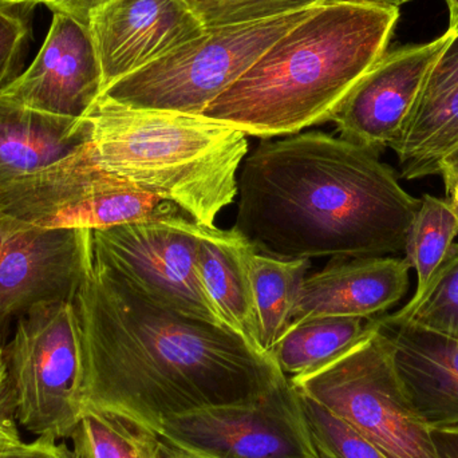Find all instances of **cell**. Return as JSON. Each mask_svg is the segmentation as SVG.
I'll list each match as a JSON object with an SVG mask.
<instances>
[{
  "label": "cell",
  "instance_id": "ffe728a7",
  "mask_svg": "<svg viewBox=\"0 0 458 458\" xmlns=\"http://www.w3.org/2000/svg\"><path fill=\"white\" fill-rule=\"evenodd\" d=\"M377 318L317 317L293 322L269 355L287 378L306 376L362 341L377 327Z\"/></svg>",
  "mask_w": 458,
  "mask_h": 458
},
{
  "label": "cell",
  "instance_id": "f35d334b",
  "mask_svg": "<svg viewBox=\"0 0 458 458\" xmlns=\"http://www.w3.org/2000/svg\"><path fill=\"white\" fill-rule=\"evenodd\" d=\"M0 4H7V3H5L4 0H0Z\"/></svg>",
  "mask_w": 458,
  "mask_h": 458
},
{
  "label": "cell",
  "instance_id": "ba28073f",
  "mask_svg": "<svg viewBox=\"0 0 458 458\" xmlns=\"http://www.w3.org/2000/svg\"><path fill=\"white\" fill-rule=\"evenodd\" d=\"M0 214L38 227L89 231L188 217L174 204L99 171L89 161L86 145L66 160L2 191Z\"/></svg>",
  "mask_w": 458,
  "mask_h": 458
},
{
  "label": "cell",
  "instance_id": "7c38bea8",
  "mask_svg": "<svg viewBox=\"0 0 458 458\" xmlns=\"http://www.w3.org/2000/svg\"><path fill=\"white\" fill-rule=\"evenodd\" d=\"M452 32L387 50L331 115L342 139L378 153L392 147Z\"/></svg>",
  "mask_w": 458,
  "mask_h": 458
},
{
  "label": "cell",
  "instance_id": "f1b7e54d",
  "mask_svg": "<svg viewBox=\"0 0 458 458\" xmlns=\"http://www.w3.org/2000/svg\"><path fill=\"white\" fill-rule=\"evenodd\" d=\"M0 458H62L61 444L50 438L0 445Z\"/></svg>",
  "mask_w": 458,
  "mask_h": 458
},
{
  "label": "cell",
  "instance_id": "d6a6232c",
  "mask_svg": "<svg viewBox=\"0 0 458 458\" xmlns=\"http://www.w3.org/2000/svg\"><path fill=\"white\" fill-rule=\"evenodd\" d=\"M443 179L446 191L445 200L448 201L458 219V179L451 176H444Z\"/></svg>",
  "mask_w": 458,
  "mask_h": 458
},
{
  "label": "cell",
  "instance_id": "d4e9b609",
  "mask_svg": "<svg viewBox=\"0 0 458 458\" xmlns=\"http://www.w3.org/2000/svg\"><path fill=\"white\" fill-rule=\"evenodd\" d=\"M301 398L320 458H387L368 438L322 403L301 393Z\"/></svg>",
  "mask_w": 458,
  "mask_h": 458
},
{
  "label": "cell",
  "instance_id": "4fadbf2b",
  "mask_svg": "<svg viewBox=\"0 0 458 458\" xmlns=\"http://www.w3.org/2000/svg\"><path fill=\"white\" fill-rule=\"evenodd\" d=\"M104 93V74L88 23L54 13L47 37L26 72L0 91L46 114L82 118Z\"/></svg>",
  "mask_w": 458,
  "mask_h": 458
},
{
  "label": "cell",
  "instance_id": "277c9868",
  "mask_svg": "<svg viewBox=\"0 0 458 458\" xmlns=\"http://www.w3.org/2000/svg\"><path fill=\"white\" fill-rule=\"evenodd\" d=\"M86 156L99 171L214 227L237 196L242 131L203 117L136 109L101 96L88 114Z\"/></svg>",
  "mask_w": 458,
  "mask_h": 458
},
{
  "label": "cell",
  "instance_id": "74e56055",
  "mask_svg": "<svg viewBox=\"0 0 458 458\" xmlns=\"http://www.w3.org/2000/svg\"><path fill=\"white\" fill-rule=\"evenodd\" d=\"M61 454L62 458H81L74 451H72V449H70L69 446H67V444L64 443L61 444Z\"/></svg>",
  "mask_w": 458,
  "mask_h": 458
},
{
  "label": "cell",
  "instance_id": "83f0119b",
  "mask_svg": "<svg viewBox=\"0 0 458 458\" xmlns=\"http://www.w3.org/2000/svg\"><path fill=\"white\" fill-rule=\"evenodd\" d=\"M21 441L15 405H13V393H11L7 368H5L4 344H2V336H0V445H10Z\"/></svg>",
  "mask_w": 458,
  "mask_h": 458
},
{
  "label": "cell",
  "instance_id": "d6986e66",
  "mask_svg": "<svg viewBox=\"0 0 458 458\" xmlns=\"http://www.w3.org/2000/svg\"><path fill=\"white\" fill-rule=\"evenodd\" d=\"M195 232L199 274L220 320L256 352L266 354L260 346L250 276L255 248L234 229L223 231L195 222Z\"/></svg>",
  "mask_w": 458,
  "mask_h": 458
},
{
  "label": "cell",
  "instance_id": "e0dca14e",
  "mask_svg": "<svg viewBox=\"0 0 458 458\" xmlns=\"http://www.w3.org/2000/svg\"><path fill=\"white\" fill-rule=\"evenodd\" d=\"M452 30L448 45L390 147L397 155L401 176L409 182L438 174L441 161L458 145V26Z\"/></svg>",
  "mask_w": 458,
  "mask_h": 458
},
{
  "label": "cell",
  "instance_id": "4316f807",
  "mask_svg": "<svg viewBox=\"0 0 458 458\" xmlns=\"http://www.w3.org/2000/svg\"><path fill=\"white\" fill-rule=\"evenodd\" d=\"M24 7L29 5L0 4V91L21 74L30 35Z\"/></svg>",
  "mask_w": 458,
  "mask_h": 458
},
{
  "label": "cell",
  "instance_id": "5bb4252c",
  "mask_svg": "<svg viewBox=\"0 0 458 458\" xmlns=\"http://www.w3.org/2000/svg\"><path fill=\"white\" fill-rule=\"evenodd\" d=\"M89 27L104 91L206 31L187 0H113L91 15Z\"/></svg>",
  "mask_w": 458,
  "mask_h": 458
},
{
  "label": "cell",
  "instance_id": "f546056e",
  "mask_svg": "<svg viewBox=\"0 0 458 458\" xmlns=\"http://www.w3.org/2000/svg\"><path fill=\"white\" fill-rule=\"evenodd\" d=\"M110 2L113 0H46L45 4L53 10V13H67L89 24L91 15Z\"/></svg>",
  "mask_w": 458,
  "mask_h": 458
},
{
  "label": "cell",
  "instance_id": "5b68a950",
  "mask_svg": "<svg viewBox=\"0 0 458 458\" xmlns=\"http://www.w3.org/2000/svg\"><path fill=\"white\" fill-rule=\"evenodd\" d=\"M315 7L206 29L200 37L113 83L102 96L136 109L203 115L217 97Z\"/></svg>",
  "mask_w": 458,
  "mask_h": 458
},
{
  "label": "cell",
  "instance_id": "e575fe53",
  "mask_svg": "<svg viewBox=\"0 0 458 458\" xmlns=\"http://www.w3.org/2000/svg\"><path fill=\"white\" fill-rule=\"evenodd\" d=\"M449 10V27L454 29L458 26V0H445Z\"/></svg>",
  "mask_w": 458,
  "mask_h": 458
},
{
  "label": "cell",
  "instance_id": "30bf717a",
  "mask_svg": "<svg viewBox=\"0 0 458 458\" xmlns=\"http://www.w3.org/2000/svg\"><path fill=\"white\" fill-rule=\"evenodd\" d=\"M158 435L208 458H320L301 393L285 378L253 400L166 420Z\"/></svg>",
  "mask_w": 458,
  "mask_h": 458
},
{
  "label": "cell",
  "instance_id": "2e32d148",
  "mask_svg": "<svg viewBox=\"0 0 458 458\" xmlns=\"http://www.w3.org/2000/svg\"><path fill=\"white\" fill-rule=\"evenodd\" d=\"M411 267L405 259H336L306 276L299 290L293 322L317 317H381L409 291Z\"/></svg>",
  "mask_w": 458,
  "mask_h": 458
},
{
  "label": "cell",
  "instance_id": "9c48e42d",
  "mask_svg": "<svg viewBox=\"0 0 458 458\" xmlns=\"http://www.w3.org/2000/svg\"><path fill=\"white\" fill-rule=\"evenodd\" d=\"M196 250L190 217L91 231L93 260L120 275L140 295L182 317L225 326L201 282Z\"/></svg>",
  "mask_w": 458,
  "mask_h": 458
},
{
  "label": "cell",
  "instance_id": "d590c367",
  "mask_svg": "<svg viewBox=\"0 0 458 458\" xmlns=\"http://www.w3.org/2000/svg\"><path fill=\"white\" fill-rule=\"evenodd\" d=\"M4 2L11 5H35L39 3L45 4L46 0H4Z\"/></svg>",
  "mask_w": 458,
  "mask_h": 458
},
{
  "label": "cell",
  "instance_id": "836d02e7",
  "mask_svg": "<svg viewBox=\"0 0 458 458\" xmlns=\"http://www.w3.org/2000/svg\"><path fill=\"white\" fill-rule=\"evenodd\" d=\"M164 441H165V458H208L201 456V454H193V452L187 451V449L179 448V446L174 445V444L168 443L166 440Z\"/></svg>",
  "mask_w": 458,
  "mask_h": 458
},
{
  "label": "cell",
  "instance_id": "603a6c76",
  "mask_svg": "<svg viewBox=\"0 0 458 458\" xmlns=\"http://www.w3.org/2000/svg\"><path fill=\"white\" fill-rule=\"evenodd\" d=\"M458 234V219L445 199L424 195L406 240V263L417 272L416 301L432 279Z\"/></svg>",
  "mask_w": 458,
  "mask_h": 458
},
{
  "label": "cell",
  "instance_id": "6da1fadb",
  "mask_svg": "<svg viewBox=\"0 0 458 458\" xmlns=\"http://www.w3.org/2000/svg\"><path fill=\"white\" fill-rule=\"evenodd\" d=\"M72 304L86 405L156 432L166 420L253 400L287 378L233 331L156 306L93 256Z\"/></svg>",
  "mask_w": 458,
  "mask_h": 458
},
{
  "label": "cell",
  "instance_id": "1f68e13d",
  "mask_svg": "<svg viewBox=\"0 0 458 458\" xmlns=\"http://www.w3.org/2000/svg\"><path fill=\"white\" fill-rule=\"evenodd\" d=\"M441 176H451L458 179V145L443 158L440 164Z\"/></svg>",
  "mask_w": 458,
  "mask_h": 458
},
{
  "label": "cell",
  "instance_id": "7a4b0ae2",
  "mask_svg": "<svg viewBox=\"0 0 458 458\" xmlns=\"http://www.w3.org/2000/svg\"><path fill=\"white\" fill-rule=\"evenodd\" d=\"M236 222L272 258H381L403 252L421 206L379 153L310 131L259 144L237 177Z\"/></svg>",
  "mask_w": 458,
  "mask_h": 458
},
{
  "label": "cell",
  "instance_id": "cb8c5ba5",
  "mask_svg": "<svg viewBox=\"0 0 458 458\" xmlns=\"http://www.w3.org/2000/svg\"><path fill=\"white\" fill-rule=\"evenodd\" d=\"M393 315L458 339V244L451 245L424 293Z\"/></svg>",
  "mask_w": 458,
  "mask_h": 458
},
{
  "label": "cell",
  "instance_id": "44dd1931",
  "mask_svg": "<svg viewBox=\"0 0 458 458\" xmlns=\"http://www.w3.org/2000/svg\"><path fill=\"white\" fill-rule=\"evenodd\" d=\"M310 266L309 259L285 260L259 252L253 253L250 259L259 335L261 350L266 354L269 355L293 323L299 290Z\"/></svg>",
  "mask_w": 458,
  "mask_h": 458
},
{
  "label": "cell",
  "instance_id": "8d00e7d4",
  "mask_svg": "<svg viewBox=\"0 0 458 458\" xmlns=\"http://www.w3.org/2000/svg\"><path fill=\"white\" fill-rule=\"evenodd\" d=\"M369 2L381 3V4L392 5V7L400 8L406 3L413 2V0H369Z\"/></svg>",
  "mask_w": 458,
  "mask_h": 458
},
{
  "label": "cell",
  "instance_id": "9a60e30c",
  "mask_svg": "<svg viewBox=\"0 0 458 458\" xmlns=\"http://www.w3.org/2000/svg\"><path fill=\"white\" fill-rule=\"evenodd\" d=\"M377 322L417 416L430 432L458 430V339L393 314Z\"/></svg>",
  "mask_w": 458,
  "mask_h": 458
},
{
  "label": "cell",
  "instance_id": "52a82bcc",
  "mask_svg": "<svg viewBox=\"0 0 458 458\" xmlns=\"http://www.w3.org/2000/svg\"><path fill=\"white\" fill-rule=\"evenodd\" d=\"M288 379L301 394L352 425L387 458H440L432 433L403 392L378 322L333 362Z\"/></svg>",
  "mask_w": 458,
  "mask_h": 458
},
{
  "label": "cell",
  "instance_id": "3957f363",
  "mask_svg": "<svg viewBox=\"0 0 458 458\" xmlns=\"http://www.w3.org/2000/svg\"><path fill=\"white\" fill-rule=\"evenodd\" d=\"M400 8L328 0L276 40L203 117L274 139L330 123L358 81L386 53Z\"/></svg>",
  "mask_w": 458,
  "mask_h": 458
},
{
  "label": "cell",
  "instance_id": "ac0fdd59",
  "mask_svg": "<svg viewBox=\"0 0 458 458\" xmlns=\"http://www.w3.org/2000/svg\"><path fill=\"white\" fill-rule=\"evenodd\" d=\"M88 136L85 117L35 112L0 94V192L66 160Z\"/></svg>",
  "mask_w": 458,
  "mask_h": 458
},
{
  "label": "cell",
  "instance_id": "484cf974",
  "mask_svg": "<svg viewBox=\"0 0 458 458\" xmlns=\"http://www.w3.org/2000/svg\"><path fill=\"white\" fill-rule=\"evenodd\" d=\"M328 0H187L206 29L263 21Z\"/></svg>",
  "mask_w": 458,
  "mask_h": 458
},
{
  "label": "cell",
  "instance_id": "8992f818",
  "mask_svg": "<svg viewBox=\"0 0 458 458\" xmlns=\"http://www.w3.org/2000/svg\"><path fill=\"white\" fill-rule=\"evenodd\" d=\"M4 360L18 424L37 437L72 438L86 408L72 301L38 304L19 315Z\"/></svg>",
  "mask_w": 458,
  "mask_h": 458
},
{
  "label": "cell",
  "instance_id": "4dcf8cb0",
  "mask_svg": "<svg viewBox=\"0 0 458 458\" xmlns=\"http://www.w3.org/2000/svg\"><path fill=\"white\" fill-rule=\"evenodd\" d=\"M440 458H458V430L430 432Z\"/></svg>",
  "mask_w": 458,
  "mask_h": 458
},
{
  "label": "cell",
  "instance_id": "7402d4cb",
  "mask_svg": "<svg viewBox=\"0 0 458 458\" xmlns=\"http://www.w3.org/2000/svg\"><path fill=\"white\" fill-rule=\"evenodd\" d=\"M72 440L81 458H165V441L152 428L91 405H86Z\"/></svg>",
  "mask_w": 458,
  "mask_h": 458
},
{
  "label": "cell",
  "instance_id": "8fae6325",
  "mask_svg": "<svg viewBox=\"0 0 458 458\" xmlns=\"http://www.w3.org/2000/svg\"><path fill=\"white\" fill-rule=\"evenodd\" d=\"M91 263V231L0 214V330L38 304L72 301Z\"/></svg>",
  "mask_w": 458,
  "mask_h": 458
}]
</instances>
